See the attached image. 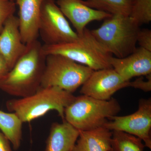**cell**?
<instances>
[{"mask_svg":"<svg viewBox=\"0 0 151 151\" xmlns=\"http://www.w3.org/2000/svg\"><path fill=\"white\" fill-rule=\"evenodd\" d=\"M27 45L24 53L0 81V89L22 98L34 94L41 87L46 55L37 40Z\"/></svg>","mask_w":151,"mask_h":151,"instance_id":"obj_1","label":"cell"},{"mask_svg":"<svg viewBox=\"0 0 151 151\" xmlns=\"http://www.w3.org/2000/svg\"><path fill=\"white\" fill-rule=\"evenodd\" d=\"M75 97L72 93L56 86H41L30 96L8 100L6 107L23 123L32 122L51 111H57L63 121L65 108Z\"/></svg>","mask_w":151,"mask_h":151,"instance_id":"obj_2","label":"cell"},{"mask_svg":"<svg viewBox=\"0 0 151 151\" xmlns=\"http://www.w3.org/2000/svg\"><path fill=\"white\" fill-rule=\"evenodd\" d=\"M140 27L129 16L112 15L92 35L108 53L123 58L135 51Z\"/></svg>","mask_w":151,"mask_h":151,"instance_id":"obj_3","label":"cell"},{"mask_svg":"<svg viewBox=\"0 0 151 151\" xmlns=\"http://www.w3.org/2000/svg\"><path fill=\"white\" fill-rule=\"evenodd\" d=\"M121 110L115 98L100 100L82 94L65 108L64 120L79 131H88L103 127Z\"/></svg>","mask_w":151,"mask_h":151,"instance_id":"obj_4","label":"cell"},{"mask_svg":"<svg viewBox=\"0 0 151 151\" xmlns=\"http://www.w3.org/2000/svg\"><path fill=\"white\" fill-rule=\"evenodd\" d=\"M42 50L45 55H63L94 70L112 68L110 63L112 55L86 28L76 40L53 45H43Z\"/></svg>","mask_w":151,"mask_h":151,"instance_id":"obj_5","label":"cell"},{"mask_svg":"<svg viewBox=\"0 0 151 151\" xmlns=\"http://www.w3.org/2000/svg\"><path fill=\"white\" fill-rule=\"evenodd\" d=\"M94 71L66 57L48 55H46L41 86H56L73 94Z\"/></svg>","mask_w":151,"mask_h":151,"instance_id":"obj_6","label":"cell"},{"mask_svg":"<svg viewBox=\"0 0 151 151\" xmlns=\"http://www.w3.org/2000/svg\"><path fill=\"white\" fill-rule=\"evenodd\" d=\"M45 45L74 41L79 35L72 29L55 0H45L41 9L39 35Z\"/></svg>","mask_w":151,"mask_h":151,"instance_id":"obj_7","label":"cell"},{"mask_svg":"<svg viewBox=\"0 0 151 151\" xmlns=\"http://www.w3.org/2000/svg\"><path fill=\"white\" fill-rule=\"evenodd\" d=\"M112 131H121L134 135L151 149V99H142L134 113L126 116H112L103 127Z\"/></svg>","mask_w":151,"mask_h":151,"instance_id":"obj_8","label":"cell"},{"mask_svg":"<svg viewBox=\"0 0 151 151\" xmlns=\"http://www.w3.org/2000/svg\"><path fill=\"white\" fill-rule=\"evenodd\" d=\"M129 82L113 68L94 70L81 86L80 93L98 100H108L120 89L129 87Z\"/></svg>","mask_w":151,"mask_h":151,"instance_id":"obj_9","label":"cell"},{"mask_svg":"<svg viewBox=\"0 0 151 151\" xmlns=\"http://www.w3.org/2000/svg\"><path fill=\"white\" fill-rule=\"evenodd\" d=\"M27 45L22 41L18 17L14 15L6 22L0 32V55L10 70L24 53Z\"/></svg>","mask_w":151,"mask_h":151,"instance_id":"obj_10","label":"cell"},{"mask_svg":"<svg viewBox=\"0 0 151 151\" xmlns=\"http://www.w3.org/2000/svg\"><path fill=\"white\" fill-rule=\"evenodd\" d=\"M110 63L112 68L126 81L151 74V52L141 47L123 58L111 56Z\"/></svg>","mask_w":151,"mask_h":151,"instance_id":"obj_11","label":"cell"},{"mask_svg":"<svg viewBox=\"0 0 151 151\" xmlns=\"http://www.w3.org/2000/svg\"><path fill=\"white\" fill-rule=\"evenodd\" d=\"M56 3L65 17L73 25L78 35L84 32L91 22L110 17L111 14L91 8L84 5L82 0H56Z\"/></svg>","mask_w":151,"mask_h":151,"instance_id":"obj_12","label":"cell"},{"mask_svg":"<svg viewBox=\"0 0 151 151\" xmlns=\"http://www.w3.org/2000/svg\"><path fill=\"white\" fill-rule=\"evenodd\" d=\"M19 8V28L25 45L37 40L41 9L45 0H14Z\"/></svg>","mask_w":151,"mask_h":151,"instance_id":"obj_13","label":"cell"},{"mask_svg":"<svg viewBox=\"0 0 151 151\" xmlns=\"http://www.w3.org/2000/svg\"><path fill=\"white\" fill-rule=\"evenodd\" d=\"M80 131L65 121L52 124L44 151H72Z\"/></svg>","mask_w":151,"mask_h":151,"instance_id":"obj_14","label":"cell"},{"mask_svg":"<svg viewBox=\"0 0 151 151\" xmlns=\"http://www.w3.org/2000/svg\"><path fill=\"white\" fill-rule=\"evenodd\" d=\"M113 132L104 127L80 131L72 151H110Z\"/></svg>","mask_w":151,"mask_h":151,"instance_id":"obj_15","label":"cell"},{"mask_svg":"<svg viewBox=\"0 0 151 151\" xmlns=\"http://www.w3.org/2000/svg\"><path fill=\"white\" fill-rule=\"evenodd\" d=\"M22 124L15 113L0 110V131L9 140L15 150H17L21 145Z\"/></svg>","mask_w":151,"mask_h":151,"instance_id":"obj_16","label":"cell"},{"mask_svg":"<svg viewBox=\"0 0 151 151\" xmlns=\"http://www.w3.org/2000/svg\"><path fill=\"white\" fill-rule=\"evenodd\" d=\"M91 8L111 15L129 16L134 0H82Z\"/></svg>","mask_w":151,"mask_h":151,"instance_id":"obj_17","label":"cell"},{"mask_svg":"<svg viewBox=\"0 0 151 151\" xmlns=\"http://www.w3.org/2000/svg\"><path fill=\"white\" fill-rule=\"evenodd\" d=\"M112 151H144L145 147L139 138L121 131H113Z\"/></svg>","mask_w":151,"mask_h":151,"instance_id":"obj_18","label":"cell"},{"mask_svg":"<svg viewBox=\"0 0 151 151\" xmlns=\"http://www.w3.org/2000/svg\"><path fill=\"white\" fill-rule=\"evenodd\" d=\"M139 26L151 21V0H134L129 16Z\"/></svg>","mask_w":151,"mask_h":151,"instance_id":"obj_19","label":"cell"},{"mask_svg":"<svg viewBox=\"0 0 151 151\" xmlns=\"http://www.w3.org/2000/svg\"><path fill=\"white\" fill-rule=\"evenodd\" d=\"M16 9L14 0H0V32L8 19L14 15Z\"/></svg>","mask_w":151,"mask_h":151,"instance_id":"obj_20","label":"cell"},{"mask_svg":"<svg viewBox=\"0 0 151 151\" xmlns=\"http://www.w3.org/2000/svg\"><path fill=\"white\" fill-rule=\"evenodd\" d=\"M137 41L140 47L151 52V30L148 29L140 30Z\"/></svg>","mask_w":151,"mask_h":151,"instance_id":"obj_21","label":"cell"},{"mask_svg":"<svg viewBox=\"0 0 151 151\" xmlns=\"http://www.w3.org/2000/svg\"><path fill=\"white\" fill-rule=\"evenodd\" d=\"M144 76H139L133 81H130L129 87L142 90L144 92H148L151 90V74L146 76L145 80Z\"/></svg>","mask_w":151,"mask_h":151,"instance_id":"obj_22","label":"cell"},{"mask_svg":"<svg viewBox=\"0 0 151 151\" xmlns=\"http://www.w3.org/2000/svg\"><path fill=\"white\" fill-rule=\"evenodd\" d=\"M10 142L0 131V151H12Z\"/></svg>","mask_w":151,"mask_h":151,"instance_id":"obj_23","label":"cell"},{"mask_svg":"<svg viewBox=\"0 0 151 151\" xmlns=\"http://www.w3.org/2000/svg\"><path fill=\"white\" fill-rule=\"evenodd\" d=\"M10 70L5 60L0 55V81L5 76Z\"/></svg>","mask_w":151,"mask_h":151,"instance_id":"obj_24","label":"cell"},{"mask_svg":"<svg viewBox=\"0 0 151 151\" xmlns=\"http://www.w3.org/2000/svg\"><path fill=\"white\" fill-rule=\"evenodd\" d=\"M110 151H112V150H110Z\"/></svg>","mask_w":151,"mask_h":151,"instance_id":"obj_25","label":"cell"}]
</instances>
